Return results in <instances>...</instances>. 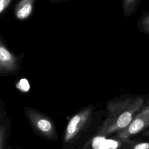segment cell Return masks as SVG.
<instances>
[{"mask_svg": "<svg viewBox=\"0 0 149 149\" xmlns=\"http://www.w3.org/2000/svg\"><path fill=\"white\" fill-rule=\"evenodd\" d=\"M149 128V100L146 101L141 109L136 113L130 123L123 130L116 133L114 137L130 139L133 136L141 134Z\"/></svg>", "mask_w": 149, "mask_h": 149, "instance_id": "3957f363", "label": "cell"}, {"mask_svg": "<svg viewBox=\"0 0 149 149\" xmlns=\"http://www.w3.org/2000/svg\"><path fill=\"white\" fill-rule=\"evenodd\" d=\"M31 11L32 5L30 3H27L17 10L16 13L17 17L20 19H24L30 15Z\"/></svg>", "mask_w": 149, "mask_h": 149, "instance_id": "9c48e42d", "label": "cell"}, {"mask_svg": "<svg viewBox=\"0 0 149 149\" xmlns=\"http://www.w3.org/2000/svg\"><path fill=\"white\" fill-rule=\"evenodd\" d=\"M17 87L23 91H27L29 90L30 85L29 81L26 79H22L17 84Z\"/></svg>", "mask_w": 149, "mask_h": 149, "instance_id": "7c38bea8", "label": "cell"}, {"mask_svg": "<svg viewBox=\"0 0 149 149\" xmlns=\"http://www.w3.org/2000/svg\"><path fill=\"white\" fill-rule=\"evenodd\" d=\"M143 137H149V128L147 129L146 131H144L143 133H142L140 134Z\"/></svg>", "mask_w": 149, "mask_h": 149, "instance_id": "5bb4252c", "label": "cell"}, {"mask_svg": "<svg viewBox=\"0 0 149 149\" xmlns=\"http://www.w3.org/2000/svg\"><path fill=\"white\" fill-rule=\"evenodd\" d=\"M140 2V0H124L125 10L128 16L136 11Z\"/></svg>", "mask_w": 149, "mask_h": 149, "instance_id": "ba28073f", "label": "cell"}, {"mask_svg": "<svg viewBox=\"0 0 149 149\" xmlns=\"http://www.w3.org/2000/svg\"><path fill=\"white\" fill-rule=\"evenodd\" d=\"M24 113L33 129L42 137L57 139L58 133L52 120L41 112L29 107L24 108Z\"/></svg>", "mask_w": 149, "mask_h": 149, "instance_id": "7a4b0ae2", "label": "cell"}, {"mask_svg": "<svg viewBox=\"0 0 149 149\" xmlns=\"http://www.w3.org/2000/svg\"><path fill=\"white\" fill-rule=\"evenodd\" d=\"M137 26L140 31L149 35V12L144 13L139 19Z\"/></svg>", "mask_w": 149, "mask_h": 149, "instance_id": "8992f818", "label": "cell"}, {"mask_svg": "<svg viewBox=\"0 0 149 149\" xmlns=\"http://www.w3.org/2000/svg\"><path fill=\"white\" fill-rule=\"evenodd\" d=\"M10 59L11 54L9 51L5 47L1 46L0 48V60L1 63L8 62L10 61Z\"/></svg>", "mask_w": 149, "mask_h": 149, "instance_id": "8fae6325", "label": "cell"}, {"mask_svg": "<svg viewBox=\"0 0 149 149\" xmlns=\"http://www.w3.org/2000/svg\"><path fill=\"white\" fill-rule=\"evenodd\" d=\"M93 108L87 107L76 113L68 123L63 136V141L68 143L79 136L90 124Z\"/></svg>", "mask_w": 149, "mask_h": 149, "instance_id": "277c9868", "label": "cell"}, {"mask_svg": "<svg viewBox=\"0 0 149 149\" xmlns=\"http://www.w3.org/2000/svg\"><path fill=\"white\" fill-rule=\"evenodd\" d=\"M128 149H149V137L134 140Z\"/></svg>", "mask_w": 149, "mask_h": 149, "instance_id": "52a82bcc", "label": "cell"}, {"mask_svg": "<svg viewBox=\"0 0 149 149\" xmlns=\"http://www.w3.org/2000/svg\"><path fill=\"white\" fill-rule=\"evenodd\" d=\"M146 102L145 97L136 96L108 103L107 116L97 131L98 136L107 137L125 129Z\"/></svg>", "mask_w": 149, "mask_h": 149, "instance_id": "6da1fadb", "label": "cell"}, {"mask_svg": "<svg viewBox=\"0 0 149 149\" xmlns=\"http://www.w3.org/2000/svg\"><path fill=\"white\" fill-rule=\"evenodd\" d=\"M134 140H123L114 137L113 139L98 136L92 139L90 143L91 149H128Z\"/></svg>", "mask_w": 149, "mask_h": 149, "instance_id": "5b68a950", "label": "cell"}, {"mask_svg": "<svg viewBox=\"0 0 149 149\" xmlns=\"http://www.w3.org/2000/svg\"><path fill=\"white\" fill-rule=\"evenodd\" d=\"M6 132V125L2 123L0 126V149H6L7 141Z\"/></svg>", "mask_w": 149, "mask_h": 149, "instance_id": "30bf717a", "label": "cell"}, {"mask_svg": "<svg viewBox=\"0 0 149 149\" xmlns=\"http://www.w3.org/2000/svg\"><path fill=\"white\" fill-rule=\"evenodd\" d=\"M11 0H0V12L2 13L3 10L8 6Z\"/></svg>", "mask_w": 149, "mask_h": 149, "instance_id": "4fadbf2b", "label": "cell"}]
</instances>
